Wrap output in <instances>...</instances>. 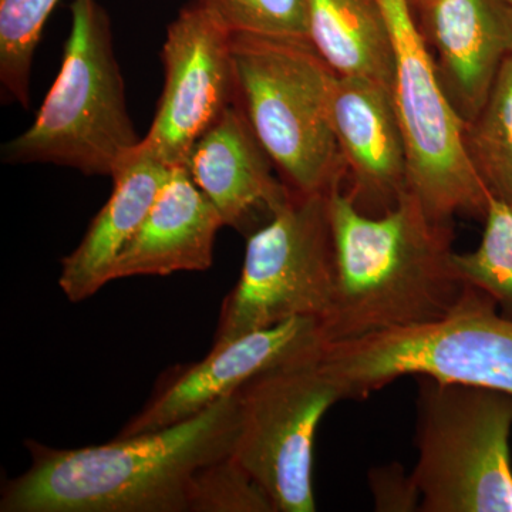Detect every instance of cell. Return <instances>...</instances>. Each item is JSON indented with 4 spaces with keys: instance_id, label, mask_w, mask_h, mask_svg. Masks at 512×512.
I'll return each instance as SVG.
<instances>
[{
    "instance_id": "obj_10",
    "label": "cell",
    "mask_w": 512,
    "mask_h": 512,
    "mask_svg": "<svg viewBox=\"0 0 512 512\" xmlns=\"http://www.w3.org/2000/svg\"><path fill=\"white\" fill-rule=\"evenodd\" d=\"M163 63V93L138 147L168 167H178L237 100L232 30L210 3L200 0L168 28Z\"/></svg>"
},
{
    "instance_id": "obj_6",
    "label": "cell",
    "mask_w": 512,
    "mask_h": 512,
    "mask_svg": "<svg viewBox=\"0 0 512 512\" xmlns=\"http://www.w3.org/2000/svg\"><path fill=\"white\" fill-rule=\"evenodd\" d=\"M322 362L348 392L365 399L402 376L467 384L512 396V318L490 296L468 285L444 318L326 343Z\"/></svg>"
},
{
    "instance_id": "obj_19",
    "label": "cell",
    "mask_w": 512,
    "mask_h": 512,
    "mask_svg": "<svg viewBox=\"0 0 512 512\" xmlns=\"http://www.w3.org/2000/svg\"><path fill=\"white\" fill-rule=\"evenodd\" d=\"M59 0H0V86L6 103L30 104L33 56Z\"/></svg>"
},
{
    "instance_id": "obj_8",
    "label": "cell",
    "mask_w": 512,
    "mask_h": 512,
    "mask_svg": "<svg viewBox=\"0 0 512 512\" xmlns=\"http://www.w3.org/2000/svg\"><path fill=\"white\" fill-rule=\"evenodd\" d=\"M379 3L392 36V92L406 140L410 191L434 220H484L490 194L468 158L466 123L441 87L413 0Z\"/></svg>"
},
{
    "instance_id": "obj_24",
    "label": "cell",
    "mask_w": 512,
    "mask_h": 512,
    "mask_svg": "<svg viewBox=\"0 0 512 512\" xmlns=\"http://www.w3.org/2000/svg\"><path fill=\"white\" fill-rule=\"evenodd\" d=\"M508 2H510V3H511V5H512V0H508Z\"/></svg>"
},
{
    "instance_id": "obj_4",
    "label": "cell",
    "mask_w": 512,
    "mask_h": 512,
    "mask_svg": "<svg viewBox=\"0 0 512 512\" xmlns=\"http://www.w3.org/2000/svg\"><path fill=\"white\" fill-rule=\"evenodd\" d=\"M140 141L127 110L109 16L96 0H73L57 79L28 130L2 147V161L113 177Z\"/></svg>"
},
{
    "instance_id": "obj_9",
    "label": "cell",
    "mask_w": 512,
    "mask_h": 512,
    "mask_svg": "<svg viewBox=\"0 0 512 512\" xmlns=\"http://www.w3.org/2000/svg\"><path fill=\"white\" fill-rule=\"evenodd\" d=\"M322 352L274 367L237 392L239 426L231 457L254 478L275 512L316 511V431L330 407L348 399Z\"/></svg>"
},
{
    "instance_id": "obj_18",
    "label": "cell",
    "mask_w": 512,
    "mask_h": 512,
    "mask_svg": "<svg viewBox=\"0 0 512 512\" xmlns=\"http://www.w3.org/2000/svg\"><path fill=\"white\" fill-rule=\"evenodd\" d=\"M464 143L488 194L512 202V56L501 67L483 109L466 123Z\"/></svg>"
},
{
    "instance_id": "obj_23",
    "label": "cell",
    "mask_w": 512,
    "mask_h": 512,
    "mask_svg": "<svg viewBox=\"0 0 512 512\" xmlns=\"http://www.w3.org/2000/svg\"><path fill=\"white\" fill-rule=\"evenodd\" d=\"M430 2V0H413L414 6L424 5V3Z\"/></svg>"
},
{
    "instance_id": "obj_15",
    "label": "cell",
    "mask_w": 512,
    "mask_h": 512,
    "mask_svg": "<svg viewBox=\"0 0 512 512\" xmlns=\"http://www.w3.org/2000/svg\"><path fill=\"white\" fill-rule=\"evenodd\" d=\"M222 227L221 215L187 168L171 167L146 220L117 259L113 281L207 271Z\"/></svg>"
},
{
    "instance_id": "obj_14",
    "label": "cell",
    "mask_w": 512,
    "mask_h": 512,
    "mask_svg": "<svg viewBox=\"0 0 512 512\" xmlns=\"http://www.w3.org/2000/svg\"><path fill=\"white\" fill-rule=\"evenodd\" d=\"M195 185L221 215L224 227L252 234L292 195L274 174L237 100L192 147L184 165Z\"/></svg>"
},
{
    "instance_id": "obj_11",
    "label": "cell",
    "mask_w": 512,
    "mask_h": 512,
    "mask_svg": "<svg viewBox=\"0 0 512 512\" xmlns=\"http://www.w3.org/2000/svg\"><path fill=\"white\" fill-rule=\"evenodd\" d=\"M326 343L322 322L312 318L285 320L214 343L200 362L167 370L158 379L146 406L128 421L119 436L150 433L190 419L212 403L238 392L255 376L315 355Z\"/></svg>"
},
{
    "instance_id": "obj_3",
    "label": "cell",
    "mask_w": 512,
    "mask_h": 512,
    "mask_svg": "<svg viewBox=\"0 0 512 512\" xmlns=\"http://www.w3.org/2000/svg\"><path fill=\"white\" fill-rule=\"evenodd\" d=\"M237 103L281 180L296 194H329L346 167L332 123L336 73L311 40L232 33Z\"/></svg>"
},
{
    "instance_id": "obj_21",
    "label": "cell",
    "mask_w": 512,
    "mask_h": 512,
    "mask_svg": "<svg viewBox=\"0 0 512 512\" xmlns=\"http://www.w3.org/2000/svg\"><path fill=\"white\" fill-rule=\"evenodd\" d=\"M190 512H275L254 478L231 456L200 468L192 478Z\"/></svg>"
},
{
    "instance_id": "obj_12",
    "label": "cell",
    "mask_w": 512,
    "mask_h": 512,
    "mask_svg": "<svg viewBox=\"0 0 512 512\" xmlns=\"http://www.w3.org/2000/svg\"><path fill=\"white\" fill-rule=\"evenodd\" d=\"M330 111L349 185L343 191L369 217L392 211L410 191L406 140L392 89L367 77L336 74Z\"/></svg>"
},
{
    "instance_id": "obj_2",
    "label": "cell",
    "mask_w": 512,
    "mask_h": 512,
    "mask_svg": "<svg viewBox=\"0 0 512 512\" xmlns=\"http://www.w3.org/2000/svg\"><path fill=\"white\" fill-rule=\"evenodd\" d=\"M336 295L328 343L444 318L468 285L454 264L451 222L430 217L412 191L380 217L362 214L343 185L329 192Z\"/></svg>"
},
{
    "instance_id": "obj_22",
    "label": "cell",
    "mask_w": 512,
    "mask_h": 512,
    "mask_svg": "<svg viewBox=\"0 0 512 512\" xmlns=\"http://www.w3.org/2000/svg\"><path fill=\"white\" fill-rule=\"evenodd\" d=\"M232 33L309 39L308 0H205Z\"/></svg>"
},
{
    "instance_id": "obj_5",
    "label": "cell",
    "mask_w": 512,
    "mask_h": 512,
    "mask_svg": "<svg viewBox=\"0 0 512 512\" xmlns=\"http://www.w3.org/2000/svg\"><path fill=\"white\" fill-rule=\"evenodd\" d=\"M512 396L420 376L416 467L424 512L512 511Z\"/></svg>"
},
{
    "instance_id": "obj_13",
    "label": "cell",
    "mask_w": 512,
    "mask_h": 512,
    "mask_svg": "<svg viewBox=\"0 0 512 512\" xmlns=\"http://www.w3.org/2000/svg\"><path fill=\"white\" fill-rule=\"evenodd\" d=\"M444 93L464 123L474 120L512 56L508 0H430L414 6Z\"/></svg>"
},
{
    "instance_id": "obj_17",
    "label": "cell",
    "mask_w": 512,
    "mask_h": 512,
    "mask_svg": "<svg viewBox=\"0 0 512 512\" xmlns=\"http://www.w3.org/2000/svg\"><path fill=\"white\" fill-rule=\"evenodd\" d=\"M309 40L339 76L377 80L390 89L394 50L379 0H308Z\"/></svg>"
},
{
    "instance_id": "obj_1",
    "label": "cell",
    "mask_w": 512,
    "mask_h": 512,
    "mask_svg": "<svg viewBox=\"0 0 512 512\" xmlns=\"http://www.w3.org/2000/svg\"><path fill=\"white\" fill-rule=\"evenodd\" d=\"M237 392L190 419L82 448L26 441L32 466L3 485L2 512H190L192 478L231 456Z\"/></svg>"
},
{
    "instance_id": "obj_7",
    "label": "cell",
    "mask_w": 512,
    "mask_h": 512,
    "mask_svg": "<svg viewBox=\"0 0 512 512\" xmlns=\"http://www.w3.org/2000/svg\"><path fill=\"white\" fill-rule=\"evenodd\" d=\"M329 194L289 200L248 235L237 285L222 303L214 343L285 320L325 322L336 295V254Z\"/></svg>"
},
{
    "instance_id": "obj_16",
    "label": "cell",
    "mask_w": 512,
    "mask_h": 512,
    "mask_svg": "<svg viewBox=\"0 0 512 512\" xmlns=\"http://www.w3.org/2000/svg\"><path fill=\"white\" fill-rule=\"evenodd\" d=\"M171 167L137 146L114 173L109 201L80 244L62 259L59 285L70 302H82L113 281V269L153 207Z\"/></svg>"
},
{
    "instance_id": "obj_20",
    "label": "cell",
    "mask_w": 512,
    "mask_h": 512,
    "mask_svg": "<svg viewBox=\"0 0 512 512\" xmlns=\"http://www.w3.org/2000/svg\"><path fill=\"white\" fill-rule=\"evenodd\" d=\"M484 232L473 252L454 255L467 285L490 296L503 315L512 318V202L488 198Z\"/></svg>"
}]
</instances>
